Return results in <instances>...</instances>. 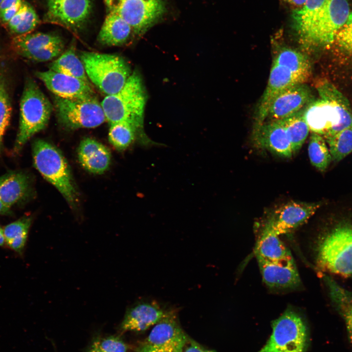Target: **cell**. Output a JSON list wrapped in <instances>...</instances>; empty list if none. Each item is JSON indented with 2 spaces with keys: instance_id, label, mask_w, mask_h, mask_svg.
Masks as SVG:
<instances>
[{
  "instance_id": "60d3db41",
  "label": "cell",
  "mask_w": 352,
  "mask_h": 352,
  "mask_svg": "<svg viewBox=\"0 0 352 352\" xmlns=\"http://www.w3.org/2000/svg\"><path fill=\"white\" fill-rule=\"evenodd\" d=\"M108 12L117 10L124 0H103Z\"/></svg>"
},
{
  "instance_id": "e0dca14e",
  "label": "cell",
  "mask_w": 352,
  "mask_h": 352,
  "mask_svg": "<svg viewBox=\"0 0 352 352\" xmlns=\"http://www.w3.org/2000/svg\"><path fill=\"white\" fill-rule=\"evenodd\" d=\"M265 284L274 289H293L301 285V280L293 260L272 262L256 256Z\"/></svg>"
},
{
  "instance_id": "6da1fadb",
  "label": "cell",
  "mask_w": 352,
  "mask_h": 352,
  "mask_svg": "<svg viewBox=\"0 0 352 352\" xmlns=\"http://www.w3.org/2000/svg\"><path fill=\"white\" fill-rule=\"evenodd\" d=\"M315 255L322 271L352 277V216L331 219L318 237Z\"/></svg>"
},
{
  "instance_id": "b9f144b4",
  "label": "cell",
  "mask_w": 352,
  "mask_h": 352,
  "mask_svg": "<svg viewBox=\"0 0 352 352\" xmlns=\"http://www.w3.org/2000/svg\"><path fill=\"white\" fill-rule=\"evenodd\" d=\"M23 0H3L0 4V12L21 2Z\"/></svg>"
},
{
  "instance_id": "5b68a950",
  "label": "cell",
  "mask_w": 352,
  "mask_h": 352,
  "mask_svg": "<svg viewBox=\"0 0 352 352\" xmlns=\"http://www.w3.org/2000/svg\"><path fill=\"white\" fill-rule=\"evenodd\" d=\"M309 130L325 140L352 127V109L345 97L337 100L320 98L313 100L303 110Z\"/></svg>"
},
{
  "instance_id": "4316f807",
  "label": "cell",
  "mask_w": 352,
  "mask_h": 352,
  "mask_svg": "<svg viewBox=\"0 0 352 352\" xmlns=\"http://www.w3.org/2000/svg\"><path fill=\"white\" fill-rule=\"evenodd\" d=\"M49 69L77 78L87 82L90 81L84 65L77 55L75 47L71 45L65 51L49 64Z\"/></svg>"
},
{
  "instance_id": "ba28073f",
  "label": "cell",
  "mask_w": 352,
  "mask_h": 352,
  "mask_svg": "<svg viewBox=\"0 0 352 352\" xmlns=\"http://www.w3.org/2000/svg\"><path fill=\"white\" fill-rule=\"evenodd\" d=\"M269 339L259 352H306L309 342L308 329L300 314L287 308L272 323Z\"/></svg>"
},
{
  "instance_id": "ee69618b",
  "label": "cell",
  "mask_w": 352,
  "mask_h": 352,
  "mask_svg": "<svg viewBox=\"0 0 352 352\" xmlns=\"http://www.w3.org/2000/svg\"><path fill=\"white\" fill-rule=\"evenodd\" d=\"M10 213V208L7 206L0 198V215H7Z\"/></svg>"
},
{
  "instance_id": "7402d4cb",
  "label": "cell",
  "mask_w": 352,
  "mask_h": 352,
  "mask_svg": "<svg viewBox=\"0 0 352 352\" xmlns=\"http://www.w3.org/2000/svg\"><path fill=\"white\" fill-rule=\"evenodd\" d=\"M323 280L332 304L344 322L347 336L352 347V291L344 288L329 275Z\"/></svg>"
},
{
  "instance_id": "484cf974",
  "label": "cell",
  "mask_w": 352,
  "mask_h": 352,
  "mask_svg": "<svg viewBox=\"0 0 352 352\" xmlns=\"http://www.w3.org/2000/svg\"><path fill=\"white\" fill-rule=\"evenodd\" d=\"M32 222L30 216H24L3 228L5 245L22 256Z\"/></svg>"
},
{
  "instance_id": "1f68e13d",
  "label": "cell",
  "mask_w": 352,
  "mask_h": 352,
  "mask_svg": "<svg viewBox=\"0 0 352 352\" xmlns=\"http://www.w3.org/2000/svg\"><path fill=\"white\" fill-rule=\"evenodd\" d=\"M327 0H307L301 8L293 10L292 19L293 27L297 33L312 22Z\"/></svg>"
},
{
  "instance_id": "836d02e7",
  "label": "cell",
  "mask_w": 352,
  "mask_h": 352,
  "mask_svg": "<svg viewBox=\"0 0 352 352\" xmlns=\"http://www.w3.org/2000/svg\"><path fill=\"white\" fill-rule=\"evenodd\" d=\"M11 106L3 66L0 64V153L4 134L9 125Z\"/></svg>"
},
{
  "instance_id": "c3c4849f",
  "label": "cell",
  "mask_w": 352,
  "mask_h": 352,
  "mask_svg": "<svg viewBox=\"0 0 352 352\" xmlns=\"http://www.w3.org/2000/svg\"><path fill=\"white\" fill-rule=\"evenodd\" d=\"M3 0H0V4H1V3L2 2V1Z\"/></svg>"
},
{
  "instance_id": "d590c367",
  "label": "cell",
  "mask_w": 352,
  "mask_h": 352,
  "mask_svg": "<svg viewBox=\"0 0 352 352\" xmlns=\"http://www.w3.org/2000/svg\"><path fill=\"white\" fill-rule=\"evenodd\" d=\"M334 43L339 49L352 61V12L337 32Z\"/></svg>"
},
{
  "instance_id": "f35d334b",
  "label": "cell",
  "mask_w": 352,
  "mask_h": 352,
  "mask_svg": "<svg viewBox=\"0 0 352 352\" xmlns=\"http://www.w3.org/2000/svg\"><path fill=\"white\" fill-rule=\"evenodd\" d=\"M23 0L20 3L0 12V22L6 25L19 11Z\"/></svg>"
},
{
  "instance_id": "7bdbcfd3",
  "label": "cell",
  "mask_w": 352,
  "mask_h": 352,
  "mask_svg": "<svg viewBox=\"0 0 352 352\" xmlns=\"http://www.w3.org/2000/svg\"><path fill=\"white\" fill-rule=\"evenodd\" d=\"M295 8V9L301 8L305 3L307 0H284Z\"/></svg>"
},
{
  "instance_id": "44dd1931",
  "label": "cell",
  "mask_w": 352,
  "mask_h": 352,
  "mask_svg": "<svg viewBox=\"0 0 352 352\" xmlns=\"http://www.w3.org/2000/svg\"><path fill=\"white\" fill-rule=\"evenodd\" d=\"M134 34L130 25L117 11L108 12L98 35V42L106 46H121Z\"/></svg>"
},
{
  "instance_id": "7c38bea8",
  "label": "cell",
  "mask_w": 352,
  "mask_h": 352,
  "mask_svg": "<svg viewBox=\"0 0 352 352\" xmlns=\"http://www.w3.org/2000/svg\"><path fill=\"white\" fill-rule=\"evenodd\" d=\"M165 10L163 0H124L116 11L134 34L140 35L160 19Z\"/></svg>"
},
{
  "instance_id": "9c48e42d",
  "label": "cell",
  "mask_w": 352,
  "mask_h": 352,
  "mask_svg": "<svg viewBox=\"0 0 352 352\" xmlns=\"http://www.w3.org/2000/svg\"><path fill=\"white\" fill-rule=\"evenodd\" d=\"M54 106L59 122L67 129L94 128L106 121L95 96L71 99L55 96Z\"/></svg>"
},
{
  "instance_id": "2e32d148",
  "label": "cell",
  "mask_w": 352,
  "mask_h": 352,
  "mask_svg": "<svg viewBox=\"0 0 352 352\" xmlns=\"http://www.w3.org/2000/svg\"><path fill=\"white\" fill-rule=\"evenodd\" d=\"M313 100L311 91L305 83L288 87L274 99L266 119L280 120L288 118L303 110Z\"/></svg>"
},
{
  "instance_id": "4dcf8cb0",
  "label": "cell",
  "mask_w": 352,
  "mask_h": 352,
  "mask_svg": "<svg viewBox=\"0 0 352 352\" xmlns=\"http://www.w3.org/2000/svg\"><path fill=\"white\" fill-rule=\"evenodd\" d=\"M308 150L311 164L320 171H326L332 159L325 138L318 134L312 132Z\"/></svg>"
},
{
  "instance_id": "277c9868",
  "label": "cell",
  "mask_w": 352,
  "mask_h": 352,
  "mask_svg": "<svg viewBox=\"0 0 352 352\" xmlns=\"http://www.w3.org/2000/svg\"><path fill=\"white\" fill-rule=\"evenodd\" d=\"M79 57L89 81L106 96L121 89L132 74L129 64L117 55L82 51Z\"/></svg>"
},
{
  "instance_id": "f546056e",
  "label": "cell",
  "mask_w": 352,
  "mask_h": 352,
  "mask_svg": "<svg viewBox=\"0 0 352 352\" xmlns=\"http://www.w3.org/2000/svg\"><path fill=\"white\" fill-rule=\"evenodd\" d=\"M303 110L281 120L289 139L293 154L301 149L310 131L304 117Z\"/></svg>"
},
{
  "instance_id": "5bb4252c",
  "label": "cell",
  "mask_w": 352,
  "mask_h": 352,
  "mask_svg": "<svg viewBox=\"0 0 352 352\" xmlns=\"http://www.w3.org/2000/svg\"><path fill=\"white\" fill-rule=\"evenodd\" d=\"M321 205L291 201L275 210L266 223L278 236L287 234L305 223Z\"/></svg>"
},
{
  "instance_id": "d6986e66",
  "label": "cell",
  "mask_w": 352,
  "mask_h": 352,
  "mask_svg": "<svg viewBox=\"0 0 352 352\" xmlns=\"http://www.w3.org/2000/svg\"><path fill=\"white\" fill-rule=\"evenodd\" d=\"M167 310L154 301L137 303L127 310L120 329L123 332L146 331L158 323L166 315Z\"/></svg>"
},
{
  "instance_id": "603a6c76",
  "label": "cell",
  "mask_w": 352,
  "mask_h": 352,
  "mask_svg": "<svg viewBox=\"0 0 352 352\" xmlns=\"http://www.w3.org/2000/svg\"><path fill=\"white\" fill-rule=\"evenodd\" d=\"M255 253L256 256L272 262L294 260L289 250L267 223L256 243Z\"/></svg>"
},
{
  "instance_id": "ab89813d",
  "label": "cell",
  "mask_w": 352,
  "mask_h": 352,
  "mask_svg": "<svg viewBox=\"0 0 352 352\" xmlns=\"http://www.w3.org/2000/svg\"><path fill=\"white\" fill-rule=\"evenodd\" d=\"M182 352H216L214 351L207 349L189 337L186 342Z\"/></svg>"
},
{
  "instance_id": "ffe728a7",
  "label": "cell",
  "mask_w": 352,
  "mask_h": 352,
  "mask_svg": "<svg viewBox=\"0 0 352 352\" xmlns=\"http://www.w3.org/2000/svg\"><path fill=\"white\" fill-rule=\"evenodd\" d=\"M79 161L87 171L101 174L110 165L111 154L109 149L95 139L87 138L80 143L78 151Z\"/></svg>"
},
{
  "instance_id": "9a60e30c",
  "label": "cell",
  "mask_w": 352,
  "mask_h": 352,
  "mask_svg": "<svg viewBox=\"0 0 352 352\" xmlns=\"http://www.w3.org/2000/svg\"><path fill=\"white\" fill-rule=\"evenodd\" d=\"M36 77L55 96L65 99H85L95 96L90 83L51 70L37 71Z\"/></svg>"
},
{
  "instance_id": "f1b7e54d",
  "label": "cell",
  "mask_w": 352,
  "mask_h": 352,
  "mask_svg": "<svg viewBox=\"0 0 352 352\" xmlns=\"http://www.w3.org/2000/svg\"><path fill=\"white\" fill-rule=\"evenodd\" d=\"M273 62L285 66L294 73L308 80L311 74V67L307 58L291 48H281L274 57Z\"/></svg>"
},
{
  "instance_id": "d4e9b609",
  "label": "cell",
  "mask_w": 352,
  "mask_h": 352,
  "mask_svg": "<svg viewBox=\"0 0 352 352\" xmlns=\"http://www.w3.org/2000/svg\"><path fill=\"white\" fill-rule=\"evenodd\" d=\"M110 125L109 141L119 151L125 150L136 140L144 146L157 145L147 135L141 134L137 128L129 122L119 121Z\"/></svg>"
},
{
  "instance_id": "8992f818",
  "label": "cell",
  "mask_w": 352,
  "mask_h": 352,
  "mask_svg": "<svg viewBox=\"0 0 352 352\" xmlns=\"http://www.w3.org/2000/svg\"><path fill=\"white\" fill-rule=\"evenodd\" d=\"M52 109L50 101L36 82L32 78H26L20 101L16 149L20 148L31 137L46 127Z\"/></svg>"
},
{
  "instance_id": "d6a6232c",
  "label": "cell",
  "mask_w": 352,
  "mask_h": 352,
  "mask_svg": "<svg viewBox=\"0 0 352 352\" xmlns=\"http://www.w3.org/2000/svg\"><path fill=\"white\" fill-rule=\"evenodd\" d=\"M331 159L339 162L352 152V127L346 128L326 140Z\"/></svg>"
},
{
  "instance_id": "f6af8a7d",
  "label": "cell",
  "mask_w": 352,
  "mask_h": 352,
  "mask_svg": "<svg viewBox=\"0 0 352 352\" xmlns=\"http://www.w3.org/2000/svg\"><path fill=\"white\" fill-rule=\"evenodd\" d=\"M135 352H161L153 349L141 344L136 349Z\"/></svg>"
},
{
  "instance_id": "30bf717a",
  "label": "cell",
  "mask_w": 352,
  "mask_h": 352,
  "mask_svg": "<svg viewBox=\"0 0 352 352\" xmlns=\"http://www.w3.org/2000/svg\"><path fill=\"white\" fill-rule=\"evenodd\" d=\"M46 22L62 25L75 32L82 30L92 11L91 0H45Z\"/></svg>"
},
{
  "instance_id": "3957f363",
  "label": "cell",
  "mask_w": 352,
  "mask_h": 352,
  "mask_svg": "<svg viewBox=\"0 0 352 352\" xmlns=\"http://www.w3.org/2000/svg\"><path fill=\"white\" fill-rule=\"evenodd\" d=\"M32 150L36 168L71 206L75 207L78 195L69 165L62 154L53 145L42 139L34 142Z\"/></svg>"
},
{
  "instance_id": "7dc6e473",
  "label": "cell",
  "mask_w": 352,
  "mask_h": 352,
  "mask_svg": "<svg viewBox=\"0 0 352 352\" xmlns=\"http://www.w3.org/2000/svg\"><path fill=\"white\" fill-rule=\"evenodd\" d=\"M5 246L3 228L0 226V247Z\"/></svg>"
},
{
  "instance_id": "83f0119b",
  "label": "cell",
  "mask_w": 352,
  "mask_h": 352,
  "mask_svg": "<svg viewBox=\"0 0 352 352\" xmlns=\"http://www.w3.org/2000/svg\"><path fill=\"white\" fill-rule=\"evenodd\" d=\"M63 43L62 38L55 33L31 32L15 36L12 39V45L20 55L24 52L36 51Z\"/></svg>"
},
{
  "instance_id": "bcb514c9",
  "label": "cell",
  "mask_w": 352,
  "mask_h": 352,
  "mask_svg": "<svg viewBox=\"0 0 352 352\" xmlns=\"http://www.w3.org/2000/svg\"><path fill=\"white\" fill-rule=\"evenodd\" d=\"M87 352H103L100 349L98 339L95 340L92 344Z\"/></svg>"
},
{
  "instance_id": "cb8c5ba5",
  "label": "cell",
  "mask_w": 352,
  "mask_h": 352,
  "mask_svg": "<svg viewBox=\"0 0 352 352\" xmlns=\"http://www.w3.org/2000/svg\"><path fill=\"white\" fill-rule=\"evenodd\" d=\"M29 189L28 177L22 172H11L0 177V198L9 208L25 198Z\"/></svg>"
},
{
  "instance_id": "7a4b0ae2",
  "label": "cell",
  "mask_w": 352,
  "mask_h": 352,
  "mask_svg": "<svg viewBox=\"0 0 352 352\" xmlns=\"http://www.w3.org/2000/svg\"><path fill=\"white\" fill-rule=\"evenodd\" d=\"M146 93L140 75L136 71L132 73L124 86L118 92L107 95L101 103L110 124L126 121L135 126L141 134Z\"/></svg>"
},
{
  "instance_id": "52a82bcc",
  "label": "cell",
  "mask_w": 352,
  "mask_h": 352,
  "mask_svg": "<svg viewBox=\"0 0 352 352\" xmlns=\"http://www.w3.org/2000/svg\"><path fill=\"white\" fill-rule=\"evenodd\" d=\"M350 13L347 0H328L312 22L297 33L300 40L310 46L322 47L331 45Z\"/></svg>"
},
{
  "instance_id": "4fadbf2b",
  "label": "cell",
  "mask_w": 352,
  "mask_h": 352,
  "mask_svg": "<svg viewBox=\"0 0 352 352\" xmlns=\"http://www.w3.org/2000/svg\"><path fill=\"white\" fill-rule=\"evenodd\" d=\"M307 81L288 67L273 61L268 83L257 109L254 129L265 121L270 106L278 94L288 87Z\"/></svg>"
},
{
  "instance_id": "8d00e7d4",
  "label": "cell",
  "mask_w": 352,
  "mask_h": 352,
  "mask_svg": "<svg viewBox=\"0 0 352 352\" xmlns=\"http://www.w3.org/2000/svg\"><path fill=\"white\" fill-rule=\"evenodd\" d=\"M64 43L51 45L40 50L24 52L20 55L29 60L44 62L57 58L64 51Z\"/></svg>"
},
{
  "instance_id": "8fae6325",
  "label": "cell",
  "mask_w": 352,
  "mask_h": 352,
  "mask_svg": "<svg viewBox=\"0 0 352 352\" xmlns=\"http://www.w3.org/2000/svg\"><path fill=\"white\" fill-rule=\"evenodd\" d=\"M188 338L179 324L176 309H170L142 344L161 352H182Z\"/></svg>"
},
{
  "instance_id": "74e56055",
  "label": "cell",
  "mask_w": 352,
  "mask_h": 352,
  "mask_svg": "<svg viewBox=\"0 0 352 352\" xmlns=\"http://www.w3.org/2000/svg\"><path fill=\"white\" fill-rule=\"evenodd\" d=\"M98 345L103 352H127L128 346L120 338L116 336H109L98 339Z\"/></svg>"
},
{
  "instance_id": "e575fe53",
  "label": "cell",
  "mask_w": 352,
  "mask_h": 352,
  "mask_svg": "<svg viewBox=\"0 0 352 352\" xmlns=\"http://www.w3.org/2000/svg\"><path fill=\"white\" fill-rule=\"evenodd\" d=\"M39 22L40 20L34 9L24 0L20 8L19 24L12 33L19 36L31 33Z\"/></svg>"
},
{
  "instance_id": "ac0fdd59",
  "label": "cell",
  "mask_w": 352,
  "mask_h": 352,
  "mask_svg": "<svg viewBox=\"0 0 352 352\" xmlns=\"http://www.w3.org/2000/svg\"><path fill=\"white\" fill-rule=\"evenodd\" d=\"M253 138L256 145L282 157L293 155L291 144L281 120H268L254 129Z\"/></svg>"
}]
</instances>
